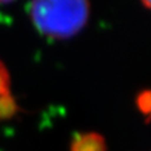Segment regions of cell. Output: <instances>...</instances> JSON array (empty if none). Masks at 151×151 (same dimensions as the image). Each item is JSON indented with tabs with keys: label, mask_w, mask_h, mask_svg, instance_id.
I'll return each mask as SVG.
<instances>
[{
	"label": "cell",
	"mask_w": 151,
	"mask_h": 151,
	"mask_svg": "<svg viewBox=\"0 0 151 151\" xmlns=\"http://www.w3.org/2000/svg\"><path fill=\"white\" fill-rule=\"evenodd\" d=\"M89 15L88 0H33L30 17L42 34L67 39L86 25Z\"/></svg>",
	"instance_id": "6da1fadb"
},
{
	"label": "cell",
	"mask_w": 151,
	"mask_h": 151,
	"mask_svg": "<svg viewBox=\"0 0 151 151\" xmlns=\"http://www.w3.org/2000/svg\"><path fill=\"white\" fill-rule=\"evenodd\" d=\"M72 151H106L105 141L98 134L79 135L72 144Z\"/></svg>",
	"instance_id": "7a4b0ae2"
},
{
	"label": "cell",
	"mask_w": 151,
	"mask_h": 151,
	"mask_svg": "<svg viewBox=\"0 0 151 151\" xmlns=\"http://www.w3.org/2000/svg\"><path fill=\"white\" fill-rule=\"evenodd\" d=\"M8 91V76L5 69H3L0 64V93H5Z\"/></svg>",
	"instance_id": "3957f363"
},
{
	"label": "cell",
	"mask_w": 151,
	"mask_h": 151,
	"mask_svg": "<svg viewBox=\"0 0 151 151\" xmlns=\"http://www.w3.org/2000/svg\"><path fill=\"white\" fill-rule=\"evenodd\" d=\"M147 96L149 98L142 97V100H141V107H142V110L145 112L151 113V94H147Z\"/></svg>",
	"instance_id": "277c9868"
},
{
	"label": "cell",
	"mask_w": 151,
	"mask_h": 151,
	"mask_svg": "<svg viewBox=\"0 0 151 151\" xmlns=\"http://www.w3.org/2000/svg\"><path fill=\"white\" fill-rule=\"evenodd\" d=\"M142 3H144L149 9H151V0H142Z\"/></svg>",
	"instance_id": "5b68a950"
},
{
	"label": "cell",
	"mask_w": 151,
	"mask_h": 151,
	"mask_svg": "<svg viewBox=\"0 0 151 151\" xmlns=\"http://www.w3.org/2000/svg\"><path fill=\"white\" fill-rule=\"evenodd\" d=\"M8 1H13V0H0V3H8Z\"/></svg>",
	"instance_id": "8992f818"
}]
</instances>
